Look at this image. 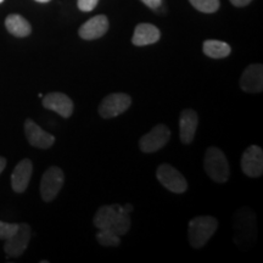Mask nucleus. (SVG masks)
Instances as JSON below:
<instances>
[{"instance_id":"obj_1","label":"nucleus","mask_w":263,"mask_h":263,"mask_svg":"<svg viewBox=\"0 0 263 263\" xmlns=\"http://www.w3.org/2000/svg\"><path fill=\"white\" fill-rule=\"evenodd\" d=\"M218 228V221L211 216H199L189 222L188 240L194 249H201L207 244Z\"/></svg>"},{"instance_id":"obj_2","label":"nucleus","mask_w":263,"mask_h":263,"mask_svg":"<svg viewBox=\"0 0 263 263\" xmlns=\"http://www.w3.org/2000/svg\"><path fill=\"white\" fill-rule=\"evenodd\" d=\"M205 171L207 176L217 183H226L229 178V163L224 153L218 147H209L205 155Z\"/></svg>"},{"instance_id":"obj_3","label":"nucleus","mask_w":263,"mask_h":263,"mask_svg":"<svg viewBox=\"0 0 263 263\" xmlns=\"http://www.w3.org/2000/svg\"><path fill=\"white\" fill-rule=\"evenodd\" d=\"M65 183L64 171L59 167H50L45 171L41 180V195L45 202H50L60 193Z\"/></svg>"},{"instance_id":"obj_4","label":"nucleus","mask_w":263,"mask_h":263,"mask_svg":"<svg viewBox=\"0 0 263 263\" xmlns=\"http://www.w3.org/2000/svg\"><path fill=\"white\" fill-rule=\"evenodd\" d=\"M156 177L164 188L174 194H183L188 189V183L183 174L171 164L163 163L157 167Z\"/></svg>"},{"instance_id":"obj_5","label":"nucleus","mask_w":263,"mask_h":263,"mask_svg":"<svg viewBox=\"0 0 263 263\" xmlns=\"http://www.w3.org/2000/svg\"><path fill=\"white\" fill-rule=\"evenodd\" d=\"M132 98L124 93H114L107 95L99 106V115L103 118H114L120 116L129 108Z\"/></svg>"},{"instance_id":"obj_6","label":"nucleus","mask_w":263,"mask_h":263,"mask_svg":"<svg viewBox=\"0 0 263 263\" xmlns=\"http://www.w3.org/2000/svg\"><path fill=\"white\" fill-rule=\"evenodd\" d=\"M171 130L164 124H157L149 133L141 137L139 140V147L144 153H156L166 145L170 141Z\"/></svg>"},{"instance_id":"obj_7","label":"nucleus","mask_w":263,"mask_h":263,"mask_svg":"<svg viewBox=\"0 0 263 263\" xmlns=\"http://www.w3.org/2000/svg\"><path fill=\"white\" fill-rule=\"evenodd\" d=\"M31 227L27 223H20L17 232L11 238L5 240L4 251L9 257H20L27 249L31 240Z\"/></svg>"},{"instance_id":"obj_8","label":"nucleus","mask_w":263,"mask_h":263,"mask_svg":"<svg viewBox=\"0 0 263 263\" xmlns=\"http://www.w3.org/2000/svg\"><path fill=\"white\" fill-rule=\"evenodd\" d=\"M241 168L248 177L257 178L263 173V150L257 145H251L241 156Z\"/></svg>"},{"instance_id":"obj_9","label":"nucleus","mask_w":263,"mask_h":263,"mask_svg":"<svg viewBox=\"0 0 263 263\" xmlns=\"http://www.w3.org/2000/svg\"><path fill=\"white\" fill-rule=\"evenodd\" d=\"M239 84L246 93H261L263 89V66L261 64L248 66L240 77Z\"/></svg>"},{"instance_id":"obj_10","label":"nucleus","mask_w":263,"mask_h":263,"mask_svg":"<svg viewBox=\"0 0 263 263\" xmlns=\"http://www.w3.org/2000/svg\"><path fill=\"white\" fill-rule=\"evenodd\" d=\"M25 133L28 143L32 146L38 147V149H49L55 143V137L49 134L48 132L43 130L31 118L26 120Z\"/></svg>"},{"instance_id":"obj_11","label":"nucleus","mask_w":263,"mask_h":263,"mask_svg":"<svg viewBox=\"0 0 263 263\" xmlns=\"http://www.w3.org/2000/svg\"><path fill=\"white\" fill-rule=\"evenodd\" d=\"M43 106L54 111L61 117L68 118L73 114V101L67 95L59 91H52L43 98Z\"/></svg>"},{"instance_id":"obj_12","label":"nucleus","mask_w":263,"mask_h":263,"mask_svg":"<svg viewBox=\"0 0 263 263\" xmlns=\"http://www.w3.org/2000/svg\"><path fill=\"white\" fill-rule=\"evenodd\" d=\"M33 172L32 161L28 159L21 160L16 164L11 174V188L15 193H25L28 188Z\"/></svg>"},{"instance_id":"obj_13","label":"nucleus","mask_w":263,"mask_h":263,"mask_svg":"<svg viewBox=\"0 0 263 263\" xmlns=\"http://www.w3.org/2000/svg\"><path fill=\"white\" fill-rule=\"evenodd\" d=\"M199 116L194 110L186 108L180 112L179 117V138L183 144H190L195 137Z\"/></svg>"},{"instance_id":"obj_14","label":"nucleus","mask_w":263,"mask_h":263,"mask_svg":"<svg viewBox=\"0 0 263 263\" xmlns=\"http://www.w3.org/2000/svg\"><path fill=\"white\" fill-rule=\"evenodd\" d=\"M108 29V20L105 15L94 16L81 26L80 37L85 41H93L103 37Z\"/></svg>"},{"instance_id":"obj_15","label":"nucleus","mask_w":263,"mask_h":263,"mask_svg":"<svg viewBox=\"0 0 263 263\" xmlns=\"http://www.w3.org/2000/svg\"><path fill=\"white\" fill-rule=\"evenodd\" d=\"M244 219L245 224L242 226L239 219L235 218V241L236 244H242V241L248 242L250 239L254 240L256 235V222L254 213L250 211V209H244Z\"/></svg>"},{"instance_id":"obj_16","label":"nucleus","mask_w":263,"mask_h":263,"mask_svg":"<svg viewBox=\"0 0 263 263\" xmlns=\"http://www.w3.org/2000/svg\"><path fill=\"white\" fill-rule=\"evenodd\" d=\"M161 38V32L156 26L151 24H140L136 27L132 43L137 47H145V45L155 44Z\"/></svg>"},{"instance_id":"obj_17","label":"nucleus","mask_w":263,"mask_h":263,"mask_svg":"<svg viewBox=\"0 0 263 263\" xmlns=\"http://www.w3.org/2000/svg\"><path fill=\"white\" fill-rule=\"evenodd\" d=\"M5 27L10 34L18 38L27 37L32 32V27L29 25V22L18 14L9 15L5 20Z\"/></svg>"},{"instance_id":"obj_18","label":"nucleus","mask_w":263,"mask_h":263,"mask_svg":"<svg viewBox=\"0 0 263 263\" xmlns=\"http://www.w3.org/2000/svg\"><path fill=\"white\" fill-rule=\"evenodd\" d=\"M120 205L115 203V205L101 206L98 210L94 216V226L98 229H107L112 227L114 219L116 217Z\"/></svg>"},{"instance_id":"obj_19","label":"nucleus","mask_w":263,"mask_h":263,"mask_svg":"<svg viewBox=\"0 0 263 263\" xmlns=\"http://www.w3.org/2000/svg\"><path fill=\"white\" fill-rule=\"evenodd\" d=\"M202 50L205 52L206 57L212 59L227 58L232 52L229 44L221 41H213V39H210V41H206L203 43Z\"/></svg>"},{"instance_id":"obj_20","label":"nucleus","mask_w":263,"mask_h":263,"mask_svg":"<svg viewBox=\"0 0 263 263\" xmlns=\"http://www.w3.org/2000/svg\"><path fill=\"white\" fill-rule=\"evenodd\" d=\"M129 228H130L129 213L126 212V210L123 209V206H120L117 215L114 219V223H112V227H111V229H114L118 235L122 236L126 234L128 230H129Z\"/></svg>"},{"instance_id":"obj_21","label":"nucleus","mask_w":263,"mask_h":263,"mask_svg":"<svg viewBox=\"0 0 263 263\" xmlns=\"http://www.w3.org/2000/svg\"><path fill=\"white\" fill-rule=\"evenodd\" d=\"M97 240L100 245L107 246V248H116L120 245L121 236L115 232L114 229H99L97 233Z\"/></svg>"},{"instance_id":"obj_22","label":"nucleus","mask_w":263,"mask_h":263,"mask_svg":"<svg viewBox=\"0 0 263 263\" xmlns=\"http://www.w3.org/2000/svg\"><path fill=\"white\" fill-rule=\"evenodd\" d=\"M190 4L199 11L213 14L219 9V0H189Z\"/></svg>"},{"instance_id":"obj_23","label":"nucleus","mask_w":263,"mask_h":263,"mask_svg":"<svg viewBox=\"0 0 263 263\" xmlns=\"http://www.w3.org/2000/svg\"><path fill=\"white\" fill-rule=\"evenodd\" d=\"M18 223H6L0 221V239L8 240L17 232Z\"/></svg>"},{"instance_id":"obj_24","label":"nucleus","mask_w":263,"mask_h":263,"mask_svg":"<svg viewBox=\"0 0 263 263\" xmlns=\"http://www.w3.org/2000/svg\"><path fill=\"white\" fill-rule=\"evenodd\" d=\"M99 0H78V9L81 11L89 12L97 8Z\"/></svg>"},{"instance_id":"obj_25","label":"nucleus","mask_w":263,"mask_h":263,"mask_svg":"<svg viewBox=\"0 0 263 263\" xmlns=\"http://www.w3.org/2000/svg\"><path fill=\"white\" fill-rule=\"evenodd\" d=\"M141 2H143L146 6H149L150 9L156 10L157 8H160L162 0H141Z\"/></svg>"},{"instance_id":"obj_26","label":"nucleus","mask_w":263,"mask_h":263,"mask_svg":"<svg viewBox=\"0 0 263 263\" xmlns=\"http://www.w3.org/2000/svg\"><path fill=\"white\" fill-rule=\"evenodd\" d=\"M251 2L252 0H230V3L234 6H238V8H242V6L249 5Z\"/></svg>"},{"instance_id":"obj_27","label":"nucleus","mask_w":263,"mask_h":263,"mask_svg":"<svg viewBox=\"0 0 263 263\" xmlns=\"http://www.w3.org/2000/svg\"><path fill=\"white\" fill-rule=\"evenodd\" d=\"M5 167H6V159L0 156V174H2L3 171L5 170Z\"/></svg>"},{"instance_id":"obj_28","label":"nucleus","mask_w":263,"mask_h":263,"mask_svg":"<svg viewBox=\"0 0 263 263\" xmlns=\"http://www.w3.org/2000/svg\"><path fill=\"white\" fill-rule=\"evenodd\" d=\"M123 209H124V210H126V212H128V213H129V215H130V212H132V211H133V206H132V205H130V203H127V205H126V206H123Z\"/></svg>"},{"instance_id":"obj_29","label":"nucleus","mask_w":263,"mask_h":263,"mask_svg":"<svg viewBox=\"0 0 263 263\" xmlns=\"http://www.w3.org/2000/svg\"><path fill=\"white\" fill-rule=\"evenodd\" d=\"M35 2H38V3H48V2H50V0H35Z\"/></svg>"},{"instance_id":"obj_30","label":"nucleus","mask_w":263,"mask_h":263,"mask_svg":"<svg viewBox=\"0 0 263 263\" xmlns=\"http://www.w3.org/2000/svg\"><path fill=\"white\" fill-rule=\"evenodd\" d=\"M3 2H4V0H0V4H2V3H3Z\"/></svg>"}]
</instances>
